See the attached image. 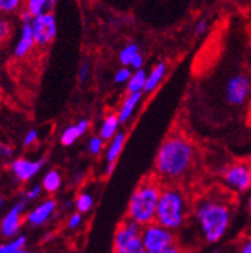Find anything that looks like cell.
<instances>
[{
  "label": "cell",
  "instance_id": "1",
  "mask_svg": "<svg viewBox=\"0 0 251 253\" xmlns=\"http://www.w3.org/2000/svg\"><path fill=\"white\" fill-rule=\"evenodd\" d=\"M194 161L195 148L192 143L181 135H173L160 145L154 169L159 181H176L188 172Z\"/></svg>",
  "mask_w": 251,
  "mask_h": 253
},
{
  "label": "cell",
  "instance_id": "2",
  "mask_svg": "<svg viewBox=\"0 0 251 253\" xmlns=\"http://www.w3.org/2000/svg\"><path fill=\"white\" fill-rule=\"evenodd\" d=\"M231 207L228 202L216 197L199 199L192 209L199 234L209 244L219 242L231 224Z\"/></svg>",
  "mask_w": 251,
  "mask_h": 253
},
{
  "label": "cell",
  "instance_id": "3",
  "mask_svg": "<svg viewBox=\"0 0 251 253\" xmlns=\"http://www.w3.org/2000/svg\"><path fill=\"white\" fill-rule=\"evenodd\" d=\"M190 212V202L181 188L176 185L163 186L156 209L155 222L175 233L186 224Z\"/></svg>",
  "mask_w": 251,
  "mask_h": 253
},
{
  "label": "cell",
  "instance_id": "4",
  "mask_svg": "<svg viewBox=\"0 0 251 253\" xmlns=\"http://www.w3.org/2000/svg\"><path fill=\"white\" fill-rule=\"evenodd\" d=\"M162 189L159 179H145L141 181L128 202L127 218L141 226H146L155 221Z\"/></svg>",
  "mask_w": 251,
  "mask_h": 253
},
{
  "label": "cell",
  "instance_id": "5",
  "mask_svg": "<svg viewBox=\"0 0 251 253\" xmlns=\"http://www.w3.org/2000/svg\"><path fill=\"white\" fill-rule=\"evenodd\" d=\"M143 226L126 218L115 230L113 253H147L141 238Z\"/></svg>",
  "mask_w": 251,
  "mask_h": 253
},
{
  "label": "cell",
  "instance_id": "6",
  "mask_svg": "<svg viewBox=\"0 0 251 253\" xmlns=\"http://www.w3.org/2000/svg\"><path fill=\"white\" fill-rule=\"evenodd\" d=\"M141 238L147 253L159 252L176 244L175 233L155 221L143 226Z\"/></svg>",
  "mask_w": 251,
  "mask_h": 253
},
{
  "label": "cell",
  "instance_id": "7",
  "mask_svg": "<svg viewBox=\"0 0 251 253\" xmlns=\"http://www.w3.org/2000/svg\"><path fill=\"white\" fill-rule=\"evenodd\" d=\"M223 181L228 189L237 193H245L251 189V164L236 162L223 171Z\"/></svg>",
  "mask_w": 251,
  "mask_h": 253
},
{
  "label": "cell",
  "instance_id": "8",
  "mask_svg": "<svg viewBox=\"0 0 251 253\" xmlns=\"http://www.w3.org/2000/svg\"><path fill=\"white\" fill-rule=\"evenodd\" d=\"M224 94L231 106H244L251 98V79L245 74L235 75L227 81Z\"/></svg>",
  "mask_w": 251,
  "mask_h": 253
},
{
  "label": "cell",
  "instance_id": "9",
  "mask_svg": "<svg viewBox=\"0 0 251 253\" xmlns=\"http://www.w3.org/2000/svg\"><path fill=\"white\" fill-rule=\"evenodd\" d=\"M31 26L36 40V46H38V48L48 46L57 38L58 25L57 19H55V16L53 13L35 17Z\"/></svg>",
  "mask_w": 251,
  "mask_h": 253
},
{
  "label": "cell",
  "instance_id": "10",
  "mask_svg": "<svg viewBox=\"0 0 251 253\" xmlns=\"http://www.w3.org/2000/svg\"><path fill=\"white\" fill-rule=\"evenodd\" d=\"M26 210V201L19 199L12 206V209L6 212L4 217L1 218L0 231L1 235L6 239H14L19 235V230L23 224V212Z\"/></svg>",
  "mask_w": 251,
  "mask_h": 253
},
{
  "label": "cell",
  "instance_id": "11",
  "mask_svg": "<svg viewBox=\"0 0 251 253\" xmlns=\"http://www.w3.org/2000/svg\"><path fill=\"white\" fill-rule=\"evenodd\" d=\"M44 160H27V158L19 157L16 160H12L9 164V170L12 172L13 177L19 181V183H26L31 180L32 177L36 176L42 166H44Z\"/></svg>",
  "mask_w": 251,
  "mask_h": 253
},
{
  "label": "cell",
  "instance_id": "12",
  "mask_svg": "<svg viewBox=\"0 0 251 253\" xmlns=\"http://www.w3.org/2000/svg\"><path fill=\"white\" fill-rule=\"evenodd\" d=\"M57 210V202L53 198H46L45 201L36 205L31 211L27 212L25 217L26 224L32 228H38L49 221Z\"/></svg>",
  "mask_w": 251,
  "mask_h": 253
},
{
  "label": "cell",
  "instance_id": "13",
  "mask_svg": "<svg viewBox=\"0 0 251 253\" xmlns=\"http://www.w3.org/2000/svg\"><path fill=\"white\" fill-rule=\"evenodd\" d=\"M35 46L36 40L35 36H34V31H32L31 23H22L18 40H17L14 50H13V55L18 59H22V58L27 57Z\"/></svg>",
  "mask_w": 251,
  "mask_h": 253
},
{
  "label": "cell",
  "instance_id": "14",
  "mask_svg": "<svg viewBox=\"0 0 251 253\" xmlns=\"http://www.w3.org/2000/svg\"><path fill=\"white\" fill-rule=\"evenodd\" d=\"M124 140H126V134L123 131H119L114 138L109 141L108 149H107V154H105V160H107V170H105V175L109 176L113 170H114V166L117 164V160L121 154L122 149H123Z\"/></svg>",
  "mask_w": 251,
  "mask_h": 253
},
{
  "label": "cell",
  "instance_id": "15",
  "mask_svg": "<svg viewBox=\"0 0 251 253\" xmlns=\"http://www.w3.org/2000/svg\"><path fill=\"white\" fill-rule=\"evenodd\" d=\"M90 127V121L86 119L77 121L76 124L68 126L67 128H64L63 132L61 135V143L64 147H71L73 145L78 139L87 132Z\"/></svg>",
  "mask_w": 251,
  "mask_h": 253
},
{
  "label": "cell",
  "instance_id": "16",
  "mask_svg": "<svg viewBox=\"0 0 251 253\" xmlns=\"http://www.w3.org/2000/svg\"><path fill=\"white\" fill-rule=\"evenodd\" d=\"M143 93H136V94H127V96L124 98V100L122 102L121 107L118 109V119L121 125L126 124L131 120V117L134 116L135 111L137 109L139 104H140L141 99H143Z\"/></svg>",
  "mask_w": 251,
  "mask_h": 253
},
{
  "label": "cell",
  "instance_id": "17",
  "mask_svg": "<svg viewBox=\"0 0 251 253\" xmlns=\"http://www.w3.org/2000/svg\"><path fill=\"white\" fill-rule=\"evenodd\" d=\"M119 119H118L117 112L108 113L103 120L102 125L99 127V136L105 141H110L115 135L119 132Z\"/></svg>",
  "mask_w": 251,
  "mask_h": 253
},
{
  "label": "cell",
  "instance_id": "18",
  "mask_svg": "<svg viewBox=\"0 0 251 253\" xmlns=\"http://www.w3.org/2000/svg\"><path fill=\"white\" fill-rule=\"evenodd\" d=\"M55 4H57V0H25L23 9L27 10L35 18L42 14L53 13Z\"/></svg>",
  "mask_w": 251,
  "mask_h": 253
},
{
  "label": "cell",
  "instance_id": "19",
  "mask_svg": "<svg viewBox=\"0 0 251 253\" xmlns=\"http://www.w3.org/2000/svg\"><path fill=\"white\" fill-rule=\"evenodd\" d=\"M167 75V66L166 63H158L153 67V70L147 74V81L143 89V94L153 93L154 90L159 87L162 81L164 80V77Z\"/></svg>",
  "mask_w": 251,
  "mask_h": 253
},
{
  "label": "cell",
  "instance_id": "20",
  "mask_svg": "<svg viewBox=\"0 0 251 253\" xmlns=\"http://www.w3.org/2000/svg\"><path fill=\"white\" fill-rule=\"evenodd\" d=\"M41 186L45 193L54 194L62 186V175L58 170H49L42 177Z\"/></svg>",
  "mask_w": 251,
  "mask_h": 253
},
{
  "label": "cell",
  "instance_id": "21",
  "mask_svg": "<svg viewBox=\"0 0 251 253\" xmlns=\"http://www.w3.org/2000/svg\"><path fill=\"white\" fill-rule=\"evenodd\" d=\"M147 81V74L145 70L134 71V74L131 76L130 81L127 83V93L136 94L143 93L145 85Z\"/></svg>",
  "mask_w": 251,
  "mask_h": 253
},
{
  "label": "cell",
  "instance_id": "22",
  "mask_svg": "<svg viewBox=\"0 0 251 253\" xmlns=\"http://www.w3.org/2000/svg\"><path fill=\"white\" fill-rule=\"evenodd\" d=\"M26 243L27 239L23 235H18L14 239L3 243L0 246V253H30L26 251Z\"/></svg>",
  "mask_w": 251,
  "mask_h": 253
},
{
  "label": "cell",
  "instance_id": "23",
  "mask_svg": "<svg viewBox=\"0 0 251 253\" xmlns=\"http://www.w3.org/2000/svg\"><path fill=\"white\" fill-rule=\"evenodd\" d=\"M137 53H140V48L137 44H127L126 46L121 49L119 54H118V59H119V63L124 67H130L131 61L134 59L135 55Z\"/></svg>",
  "mask_w": 251,
  "mask_h": 253
},
{
  "label": "cell",
  "instance_id": "24",
  "mask_svg": "<svg viewBox=\"0 0 251 253\" xmlns=\"http://www.w3.org/2000/svg\"><path fill=\"white\" fill-rule=\"evenodd\" d=\"M92 206H94V197L87 192L80 193L74 201L76 212H80V213H87L92 209Z\"/></svg>",
  "mask_w": 251,
  "mask_h": 253
},
{
  "label": "cell",
  "instance_id": "25",
  "mask_svg": "<svg viewBox=\"0 0 251 253\" xmlns=\"http://www.w3.org/2000/svg\"><path fill=\"white\" fill-rule=\"evenodd\" d=\"M23 5H25V0H0V10L5 14L22 10Z\"/></svg>",
  "mask_w": 251,
  "mask_h": 253
},
{
  "label": "cell",
  "instance_id": "26",
  "mask_svg": "<svg viewBox=\"0 0 251 253\" xmlns=\"http://www.w3.org/2000/svg\"><path fill=\"white\" fill-rule=\"evenodd\" d=\"M104 143L105 140H103L99 135H94L87 141V152L92 156H99L104 149Z\"/></svg>",
  "mask_w": 251,
  "mask_h": 253
},
{
  "label": "cell",
  "instance_id": "27",
  "mask_svg": "<svg viewBox=\"0 0 251 253\" xmlns=\"http://www.w3.org/2000/svg\"><path fill=\"white\" fill-rule=\"evenodd\" d=\"M132 70L130 67H124L122 66L121 68H118L117 72L114 74V83L117 84H127L130 81L131 76H132Z\"/></svg>",
  "mask_w": 251,
  "mask_h": 253
},
{
  "label": "cell",
  "instance_id": "28",
  "mask_svg": "<svg viewBox=\"0 0 251 253\" xmlns=\"http://www.w3.org/2000/svg\"><path fill=\"white\" fill-rule=\"evenodd\" d=\"M42 190L44 189H42L41 185L32 186V188H30V189H27L25 193H23V199H25L26 202H32V201H36L38 197L41 196Z\"/></svg>",
  "mask_w": 251,
  "mask_h": 253
},
{
  "label": "cell",
  "instance_id": "29",
  "mask_svg": "<svg viewBox=\"0 0 251 253\" xmlns=\"http://www.w3.org/2000/svg\"><path fill=\"white\" fill-rule=\"evenodd\" d=\"M82 221V213H80V212H74V213H72V215L70 216V218H68V229L76 230V229L80 228Z\"/></svg>",
  "mask_w": 251,
  "mask_h": 253
},
{
  "label": "cell",
  "instance_id": "30",
  "mask_svg": "<svg viewBox=\"0 0 251 253\" xmlns=\"http://www.w3.org/2000/svg\"><path fill=\"white\" fill-rule=\"evenodd\" d=\"M37 138H38L37 130H30V131H27V134L25 135V138H23V141H22L23 147H31L32 144H35Z\"/></svg>",
  "mask_w": 251,
  "mask_h": 253
},
{
  "label": "cell",
  "instance_id": "31",
  "mask_svg": "<svg viewBox=\"0 0 251 253\" xmlns=\"http://www.w3.org/2000/svg\"><path fill=\"white\" fill-rule=\"evenodd\" d=\"M143 55L141 54V51H140V53H137V54L134 57V59L131 61L130 68L134 71L143 70Z\"/></svg>",
  "mask_w": 251,
  "mask_h": 253
},
{
  "label": "cell",
  "instance_id": "32",
  "mask_svg": "<svg viewBox=\"0 0 251 253\" xmlns=\"http://www.w3.org/2000/svg\"><path fill=\"white\" fill-rule=\"evenodd\" d=\"M0 154L4 160H12L14 156V149L8 144H1L0 145Z\"/></svg>",
  "mask_w": 251,
  "mask_h": 253
},
{
  "label": "cell",
  "instance_id": "33",
  "mask_svg": "<svg viewBox=\"0 0 251 253\" xmlns=\"http://www.w3.org/2000/svg\"><path fill=\"white\" fill-rule=\"evenodd\" d=\"M90 74V63L89 62H83L80 67V72H78V77H80V81L83 83V81L87 80Z\"/></svg>",
  "mask_w": 251,
  "mask_h": 253
},
{
  "label": "cell",
  "instance_id": "34",
  "mask_svg": "<svg viewBox=\"0 0 251 253\" xmlns=\"http://www.w3.org/2000/svg\"><path fill=\"white\" fill-rule=\"evenodd\" d=\"M9 32H10V26L8 21L3 19L1 22H0V38L1 40H5L8 36H9Z\"/></svg>",
  "mask_w": 251,
  "mask_h": 253
},
{
  "label": "cell",
  "instance_id": "35",
  "mask_svg": "<svg viewBox=\"0 0 251 253\" xmlns=\"http://www.w3.org/2000/svg\"><path fill=\"white\" fill-rule=\"evenodd\" d=\"M208 30V22L205 21V19H201V21H199V22L196 23V27H195V34L196 35H203V34H205Z\"/></svg>",
  "mask_w": 251,
  "mask_h": 253
},
{
  "label": "cell",
  "instance_id": "36",
  "mask_svg": "<svg viewBox=\"0 0 251 253\" xmlns=\"http://www.w3.org/2000/svg\"><path fill=\"white\" fill-rule=\"evenodd\" d=\"M151 253H181V248L178 247L177 244L175 246H172V247L166 248V250L159 251V252H151Z\"/></svg>",
  "mask_w": 251,
  "mask_h": 253
},
{
  "label": "cell",
  "instance_id": "37",
  "mask_svg": "<svg viewBox=\"0 0 251 253\" xmlns=\"http://www.w3.org/2000/svg\"><path fill=\"white\" fill-rule=\"evenodd\" d=\"M241 253H251V238L245 243V246L242 247Z\"/></svg>",
  "mask_w": 251,
  "mask_h": 253
},
{
  "label": "cell",
  "instance_id": "38",
  "mask_svg": "<svg viewBox=\"0 0 251 253\" xmlns=\"http://www.w3.org/2000/svg\"><path fill=\"white\" fill-rule=\"evenodd\" d=\"M249 209H250V211H251V196H250V198H249Z\"/></svg>",
  "mask_w": 251,
  "mask_h": 253
}]
</instances>
